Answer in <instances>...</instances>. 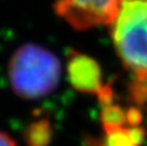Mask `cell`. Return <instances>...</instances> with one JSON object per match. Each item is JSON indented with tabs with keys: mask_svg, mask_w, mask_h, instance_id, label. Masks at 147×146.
<instances>
[{
	"mask_svg": "<svg viewBox=\"0 0 147 146\" xmlns=\"http://www.w3.org/2000/svg\"><path fill=\"white\" fill-rule=\"evenodd\" d=\"M0 146H17V145H16L14 140L9 135L0 131Z\"/></svg>",
	"mask_w": 147,
	"mask_h": 146,
	"instance_id": "obj_6",
	"label": "cell"
},
{
	"mask_svg": "<svg viewBox=\"0 0 147 146\" xmlns=\"http://www.w3.org/2000/svg\"><path fill=\"white\" fill-rule=\"evenodd\" d=\"M13 92L26 100H38L56 89L61 78V64L47 48L23 44L13 53L8 66Z\"/></svg>",
	"mask_w": 147,
	"mask_h": 146,
	"instance_id": "obj_2",
	"label": "cell"
},
{
	"mask_svg": "<svg viewBox=\"0 0 147 146\" xmlns=\"http://www.w3.org/2000/svg\"><path fill=\"white\" fill-rule=\"evenodd\" d=\"M70 83L79 92L98 95L105 105L111 103L112 92L102 83V74L99 65L93 58L79 52H72L67 64Z\"/></svg>",
	"mask_w": 147,
	"mask_h": 146,
	"instance_id": "obj_4",
	"label": "cell"
},
{
	"mask_svg": "<svg viewBox=\"0 0 147 146\" xmlns=\"http://www.w3.org/2000/svg\"><path fill=\"white\" fill-rule=\"evenodd\" d=\"M110 26L117 56L136 78L137 100H147V0H123Z\"/></svg>",
	"mask_w": 147,
	"mask_h": 146,
	"instance_id": "obj_1",
	"label": "cell"
},
{
	"mask_svg": "<svg viewBox=\"0 0 147 146\" xmlns=\"http://www.w3.org/2000/svg\"><path fill=\"white\" fill-rule=\"evenodd\" d=\"M123 0H57L56 12L78 30L111 25Z\"/></svg>",
	"mask_w": 147,
	"mask_h": 146,
	"instance_id": "obj_3",
	"label": "cell"
},
{
	"mask_svg": "<svg viewBox=\"0 0 147 146\" xmlns=\"http://www.w3.org/2000/svg\"><path fill=\"white\" fill-rule=\"evenodd\" d=\"M107 146H138L143 139V132L140 128H119L106 129Z\"/></svg>",
	"mask_w": 147,
	"mask_h": 146,
	"instance_id": "obj_5",
	"label": "cell"
}]
</instances>
